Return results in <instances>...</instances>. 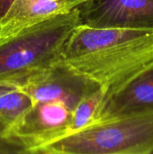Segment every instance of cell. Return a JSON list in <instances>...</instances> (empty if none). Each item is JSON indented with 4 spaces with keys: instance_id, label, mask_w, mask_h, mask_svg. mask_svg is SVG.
I'll return each instance as SVG.
<instances>
[{
    "instance_id": "obj_10",
    "label": "cell",
    "mask_w": 153,
    "mask_h": 154,
    "mask_svg": "<svg viewBox=\"0 0 153 154\" xmlns=\"http://www.w3.org/2000/svg\"><path fill=\"white\" fill-rule=\"evenodd\" d=\"M4 128L0 125V154L23 153V150L14 143L6 139L3 134Z\"/></svg>"
},
{
    "instance_id": "obj_4",
    "label": "cell",
    "mask_w": 153,
    "mask_h": 154,
    "mask_svg": "<svg viewBox=\"0 0 153 154\" xmlns=\"http://www.w3.org/2000/svg\"><path fill=\"white\" fill-rule=\"evenodd\" d=\"M19 88L28 94L34 103L60 101L72 110L84 97L101 87L60 60L25 79Z\"/></svg>"
},
{
    "instance_id": "obj_3",
    "label": "cell",
    "mask_w": 153,
    "mask_h": 154,
    "mask_svg": "<svg viewBox=\"0 0 153 154\" xmlns=\"http://www.w3.org/2000/svg\"><path fill=\"white\" fill-rule=\"evenodd\" d=\"M71 111L60 101L36 102L3 134L23 153L30 154L34 148L69 133Z\"/></svg>"
},
{
    "instance_id": "obj_11",
    "label": "cell",
    "mask_w": 153,
    "mask_h": 154,
    "mask_svg": "<svg viewBox=\"0 0 153 154\" xmlns=\"http://www.w3.org/2000/svg\"><path fill=\"white\" fill-rule=\"evenodd\" d=\"M14 1L15 0H0V19L4 17Z\"/></svg>"
},
{
    "instance_id": "obj_7",
    "label": "cell",
    "mask_w": 153,
    "mask_h": 154,
    "mask_svg": "<svg viewBox=\"0 0 153 154\" xmlns=\"http://www.w3.org/2000/svg\"><path fill=\"white\" fill-rule=\"evenodd\" d=\"M87 0H15L0 19V39L58 14L68 13Z\"/></svg>"
},
{
    "instance_id": "obj_5",
    "label": "cell",
    "mask_w": 153,
    "mask_h": 154,
    "mask_svg": "<svg viewBox=\"0 0 153 154\" xmlns=\"http://www.w3.org/2000/svg\"><path fill=\"white\" fill-rule=\"evenodd\" d=\"M78 10L81 24L153 29V0H87Z\"/></svg>"
},
{
    "instance_id": "obj_8",
    "label": "cell",
    "mask_w": 153,
    "mask_h": 154,
    "mask_svg": "<svg viewBox=\"0 0 153 154\" xmlns=\"http://www.w3.org/2000/svg\"><path fill=\"white\" fill-rule=\"evenodd\" d=\"M32 97L19 87L0 95V125L4 130L14 125L32 106ZM4 132V131H3Z\"/></svg>"
},
{
    "instance_id": "obj_9",
    "label": "cell",
    "mask_w": 153,
    "mask_h": 154,
    "mask_svg": "<svg viewBox=\"0 0 153 154\" xmlns=\"http://www.w3.org/2000/svg\"><path fill=\"white\" fill-rule=\"evenodd\" d=\"M105 96L106 91L102 88H99L91 94L84 97L75 106L71 111V123L69 134L82 130L96 121Z\"/></svg>"
},
{
    "instance_id": "obj_2",
    "label": "cell",
    "mask_w": 153,
    "mask_h": 154,
    "mask_svg": "<svg viewBox=\"0 0 153 154\" xmlns=\"http://www.w3.org/2000/svg\"><path fill=\"white\" fill-rule=\"evenodd\" d=\"M30 154H153V110L96 122Z\"/></svg>"
},
{
    "instance_id": "obj_6",
    "label": "cell",
    "mask_w": 153,
    "mask_h": 154,
    "mask_svg": "<svg viewBox=\"0 0 153 154\" xmlns=\"http://www.w3.org/2000/svg\"><path fill=\"white\" fill-rule=\"evenodd\" d=\"M151 110H153V66L107 94L94 123Z\"/></svg>"
},
{
    "instance_id": "obj_12",
    "label": "cell",
    "mask_w": 153,
    "mask_h": 154,
    "mask_svg": "<svg viewBox=\"0 0 153 154\" xmlns=\"http://www.w3.org/2000/svg\"><path fill=\"white\" fill-rule=\"evenodd\" d=\"M18 87L19 86L15 83L7 82V81H0V95L7 91H10L12 89H14Z\"/></svg>"
},
{
    "instance_id": "obj_1",
    "label": "cell",
    "mask_w": 153,
    "mask_h": 154,
    "mask_svg": "<svg viewBox=\"0 0 153 154\" xmlns=\"http://www.w3.org/2000/svg\"><path fill=\"white\" fill-rule=\"evenodd\" d=\"M80 23L78 7L0 39V81L18 86L61 59L64 45Z\"/></svg>"
}]
</instances>
